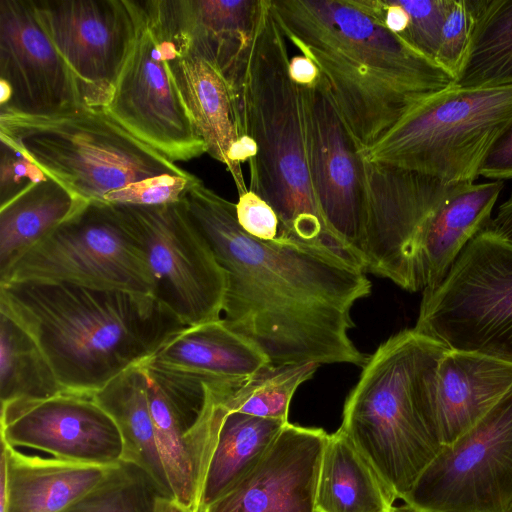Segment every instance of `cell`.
<instances>
[{
  "instance_id": "cell-1",
  "label": "cell",
  "mask_w": 512,
  "mask_h": 512,
  "mask_svg": "<svg viewBox=\"0 0 512 512\" xmlns=\"http://www.w3.org/2000/svg\"><path fill=\"white\" fill-rule=\"evenodd\" d=\"M182 201L225 271L222 319L231 330L273 366L366 363L349 336L354 304L371 293L363 268L325 248L251 236L236 204L201 180Z\"/></svg>"
},
{
  "instance_id": "cell-2",
  "label": "cell",
  "mask_w": 512,
  "mask_h": 512,
  "mask_svg": "<svg viewBox=\"0 0 512 512\" xmlns=\"http://www.w3.org/2000/svg\"><path fill=\"white\" fill-rule=\"evenodd\" d=\"M284 35L311 59L360 153L454 77L358 0H270Z\"/></svg>"
},
{
  "instance_id": "cell-3",
  "label": "cell",
  "mask_w": 512,
  "mask_h": 512,
  "mask_svg": "<svg viewBox=\"0 0 512 512\" xmlns=\"http://www.w3.org/2000/svg\"><path fill=\"white\" fill-rule=\"evenodd\" d=\"M0 313L37 343L63 391L94 394L185 328L152 295L67 282H0Z\"/></svg>"
},
{
  "instance_id": "cell-4",
  "label": "cell",
  "mask_w": 512,
  "mask_h": 512,
  "mask_svg": "<svg viewBox=\"0 0 512 512\" xmlns=\"http://www.w3.org/2000/svg\"><path fill=\"white\" fill-rule=\"evenodd\" d=\"M270 0H260L241 84L245 134L256 144L249 190L279 219V236L331 250L358 265L328 229L315 198L302 89L290 77L287 40Z\"/></svg>"
},
{
  "instance_id": "cell-5",
  "label": "cell",
  "mask_w": 512,
  "mask_h": 512,
  "mask_svg": "<svg viewBox=\"0 0 512 512\" xmlns=\"http://www.w3.org/2000/svg\"><path fill=\"white\" fill-rule=\"evenodd\" d=\"M414 328L368 357L346 399L340 429L402 499L443 447L436 414L437 369L448 351Z\"/></svg>"
},
{
  "instance_id": "cell-6",
  "label": "cell",
  "mask_w": 512,
  "mask_h": 512,
  "mask_svg": "<svg viewBox=\"0 0 512 512\" xmlns=\"http://www.w3.org/2000/svg\"><path fill=\"white\" fill-rule=\"evenodd\" d=\"M0 134L12 139L48 177L87 202H104L108 193L147 178L190 174L101 107L80 106L52 115L0 109Z\"/></svg>"
},
{
  "instance_id": "cell-7",
  "label": "cell",
  "mask_w": 512,
  "mask_h": 512,
  "mask_svg": "<svg viewBox=\"0 0 512 512\" xmlns=\"http://www.w3.org/2000/svg\"><path fill=\"white\" fill-rule=\"evenodd\" d=\"M512 120V85H452L418 102L378 143L361 153L434 177L445 184L473 183L493 141Z\"/></svg>"
},
{
  "instance_id": "cell-8",
  "label": "cell",
  "mask_w": 512,
  "mask_h": 512,
  "mask_svg": "<svg viewBox=\"0 0 512 512\" xmlns=\"http://www.w3.org/2000/svg\"><path fill=\"white\" fill-rule=\"evenodd\" d=\"M414 329L449 350L512 363V245L478 233L444 279L423 290Z\"/></svg>"
},
{
  "instance_id": "cell-9",
  "label": "cell",
  "mask_w": 512,
  "mask_h": 512,
  "mask_svg": "<svg viewBox=\"0 0 512 512\" xmlns=\"http://www.w3.org/2000/svg\"><path fill=\"white\" fill-rule=\"evenodd\" d=\"M52 281L155 297L145 252L117 204L91 201L17 259L0 282Z\"/></svg>"
},
{
  "instance_id": "cell-10",
  "label": "cell",
  "mask_w": 512,
  "mask_h": 512,
  "mask_svg": "<svg viewBox=\"0 0 512 512\" xmlns=\"http://www.w3.org/2000/svg\"><path fill=\"white\" fill-rule=\"evenodd\" d=\"M135 34L106 111L171 161L207 153L173 78L151 0H128Z\"/></svg>"
},
{
  "instance_id": "cell-11",
  "label": "cell",
  "mask_w": 512,
  "mask_h": 512,
  "mask_svg": "<svg viewBox=\"0 0 512 512\" xmlns=\"http://www.w3.org/2000/svg\"><path fill=\"white\" fill-rule=\"evenodd\" d=\"M117 205L145 252L155 297L186 327L221 319L226 274L182 199L157 206Z\"/></svg>"
},
{
  "instance_id": "cell-12",
  "label": "cell",
  "mask_w": 512,
  "mask_h": 512,
  "mask_svg": "<svg viewBox=\"0 0 512 512\" xmlns=\"http://www.w3.org/2000/svg\"><path fill=\"white\" fill-rule=\"evenodd\" d=\"M429 512H508L512 506V388L442 449L402 498Z\"/></svg>"
},
{
  "instance_id": "cell-13",
  "label": "cell",
  "mask_w": 512,
  "mask_h": 512,
  "mask_svg": "<svg viewBox=\"0 0 512 512\" xmlns=\"http://www.w3.org/2000/svg\"><path fill=\"white\" fill-rule=\"evenodd\" d=\"M363 174L365 271L416 292V248L421 228L453 185L364 158Z\"/></svg>"
},
{
  "instance_id": "cell-14",
  "label": "cell",
  "mask_w": 512,
  "mask_h": 512,
  "mask_svg": "<svg viewBox=\"0 0 512 512\" xmlns=\"http://www.w3.org/2000/svg\"><path fill=\"white\" fill-rule=\"evenodd\" d=\"M41 23L85 106L105 108L133 42L128 0H34Z\"/></svg>"
},
{
  "instance_id": "cell-15",
  "label": "cell",
  "mask_w": 512,
  "mask_h": 512,
  "mask_svg": "<svg viewBox=\"0 0 512 512\" xmlns=\"http://www.w3.org/2000/svg\"><path fill=\"white\" fill-rule=\"evenodd\" d=\"M300 87L316 201L328 229L365 270L362 154L321 77Z\"/></svg>"
},
{
  "instance_id": "cell-16",
  "label": "cell",
  "mask_w": 512,
  "mask_h": 512,
  "mask_svg": "<svg viewBox=\"0 0 512 512\" xmlns=\"http://www.w3.org/2000/svg\"><path fill=\"white\" fill-rule=\"evenodd\" d=\"M1 439L54 458L103 466L123 458V441L113 418L94 394L62 391L44 399L1 405Z\"/></svg>"
},
{
  "instance_id": "cell-17",
  "label": "cell",
  "mask_w": 512,
  "mask_h": 512,
  "mask_svg": "<svg viewBox=\"0 0 512 512\" xmlns=\"http://www.w3.org/2000/svg\"><path fill=\"white\" fill-rule=\"evenodd\" d=\"M0 80L11 89L3 110L52 115L85 106L34 0H0Z\"/></svg>"
},
{
  "instance_id": "cell-18",
  "label": "cell",
  "mask_w": 512,
  "mask_h": 512,
  "mask_svg": "<svg viewBox=\"0 0 512 512\" xmlns=\"http://www.w3.org/2000/svg\"><path fill=\"white\" fill-rule=\"evenodd\" d=\"M328 436L321 428L286 423L257 466L203 512H317Z\"/></svg>"
},
{
  "instance_id": "cell-19",
  "label": "cell",
  "mask_w": 512,
  "mask_h": 512,
  "mask_svg": "<svg viewBox=\"0 0 512 512\" xmlns=\"http://www.w3.org/2000/svg\"><path fill=\"white\" fill-rule=\"evenodd\" d=\"M164 34L209 60L240 95L260 0H152Z\"/></svg>"
},
{
  "instance_id": "cell-20",
  "label": "cell",
  "mask_w": 512,
  "mask_h": 512,
  "mask_svg": "<svg viewBox=\"0 0 512 512\" xmlns=\"http://www.w3.org/2000/svg\"><path fill=\"white\" fill-rule=\"evenodd\" d=\"M162 34L171 73L206 144L207 153L226 167L238 195L247 192L242 170L233 162L239 142L247 136L240 96L209 60L184 43L167 37L163 31Z\"/></svg>"
},
{
  "instance_id": "cell-21",
  "label": "cell",
  "mask_w": 512,
  "mask_h": 512,
  "mask_svg": "<svg viewBox=\"0 0 512 512\" xmlns=\"http://www.w3.org/2000/svg\"><path fill=\"white\" fill-rule=\"evenodd\" d=\"M145 373L157 448L168 482L174 498L197 512L208 464L222 422L230 411L222 394L214 390L207 409L191 427L146 370Z\"/></svg>"
},
{
  "instance_id": "cell-22",
  "label": "cell",
  "mask_w": 512,
  "mask_h": 512,
  "mask_svg": "<svg viewBox=\"0 0 512 512\" xmlns=\"http://www.w3.org/2000/svg\"><path fill=\"white\" fill-rule=\"evenodd\" d=\"M503 181L455 184L425 220L417 242L418 288L436 287L464 247L492 218Z\"/></svg>"
},
{
  "instance_id": "cell-23",
  "label": "cell",
  "mask_w": 512,
  "mask_h": 512,
  "mask_svg": "<svg viewBox=\"0 0 512 512\" xmlns=\"http://www.w3.org/2000/svg\"><path fill=\"white\" fill-rule=\"evenodd\" d=\"M512 388V363L448 350L437 369L436 414L443 444L482 419Z\"/></svg>"
},
{
  "instance_id": "cell-24",
  "label": "cell",
  "mask_w": 512,
  "mask_h": 512,
  "mask_svg": "<svg viewBox=\"0 0 512 512\" xmlns=\"http://www.w3.org/2000/svg\"><path fill=\"white\" fill-rule=\"evenodd\" d=\"M146 362L230 382H243L271 365L257 347L231 330L222 318L172 334Z\"/></svg>"
},
{
  "instance_id": "cell-25",
  "label": "cell",
  "mask_w": 512,
  "mask_h": 512,
  "mask_svg": "<svg viewBox=\"0 0 512 512\" xmlns=\"http://www.w3.org/2000/svg\"><path fill=\"white\" fill-rule=\"evenodd\" d=\"M7 463L6 512H62L98 486L116 465L21 453L1 439Z\"/></svg>"
},
{
  "instance_id": "cell-26",
  "label": "cell",
  "mask_w": 512,
  "mask_h": 512,
  "mask_svg": "<svg viewBox=\"0 0 512 512\" xmlns=\"http://www.w3.org/2000/svg\"><path fill=\"white\" fill-rule=\"evenodd\" d=\"M396 499L340 428L328 436L319 471L317 512H389Z\"/></svg>"
},
{
  "instance_id": "cell-27",
  "label": "cell",
  "mask_w": 512,
  "mask_h": 512,
  "mask_svg": "<svg viewBox=\"0 0 512 512\" xmlns=\"http://www.w3.org/2000/svg\"><path fill=\"white\" fill-rule=\"evenodd\" d=\"M115 421L123 441V462L142 469L163 496L173 497L156 443L143 365H136L94 393Z\"/></svg>"
},
{
  "instance_id": "cell-28",
  "label": "cell",
  "mask_w": 512,
  "mask_h": 512,
  "mask_svg": "<svg viewBox=\"0 0 512 512\" xmlns=\"http://www.w3.org/2000/svg\"><path fill=\"white\" fill-rule=\"evenodd\" d=\"M86 203L48 177L0 206V275Z\"/></svg>"
},
{
  "instance_id": "cell-29",
  "label": "cell",
  "mask_w": 512,
  "mask_h": 512,
  "mask_svg": "<svg viewBox=\"0 0 512 512\" xmlns=\"http://www.w3.org/2000/svg\"><path fill=\"white\" fill-rule=\"evenodd\" d=\"M286 423L228 412L208 464L197 512H203L257 466Z\"/></svg>"
},
{
  "instance_id": "cell-30",
  "label": "cell",
  "mask_w": 512,
  "mask_h": 512,
  "mask_svg": "<svg viewBox=\"0 0 512 512\" xmlns=\"http://www.w3.org/2000/svg\"><path fill=\"white\" fill-rule=\"evenodd\" d=\"M454 85H512V0H474V26Z\"/></svg>"
},
{
  "instance_id": "cell-31",
  "label": "cell",
  "mask_w": 512,
  "mask_h": 512,
  "mask_svg": "<svg viewBox=\"0 0 512 512\" xmlns=\"http://www.w3.org/2000/svg\"><path fill=\"white\" fill-rule=\"evenodd\" d=\"M62 391L34 339L12 318L0 313L1 405L49 398Z\"/></svg>"
},
{
  "instance_id": "cell-32",
  "label": "cell",
  "mask_w": 512,
  "mask_h": 512,
  "mask_svg": "<svg viewBox=\"0 0 512 512\" xmlns=\"http://www.w3.org/2000/svg\"><path fill=\"white\" fill-rule=\"evenodd\" d=\"M318 366L314 363L267 365L245 379L227 398L225 406L229 411L288 422L295 391L313 377Z\"/></svg>"
},
{
  "instance_id": "cell-33",
  "label": "cell",
  "mask_w": 512,
  "mask_h": 512,
  "mask_svg": "<svg viewBox=\"0 0 512 512\" xmlns=\"http://www.w3.org/2000/svg\"><path fill=\"white\" fill-rule=\"evenodd\" d=\"M159 495L142 469L121 461L98 486L62 512H154Z\"/></svg>"
},
{
  "instance_id": "cell-34",
  "label": "cell",
  "mask_w": 512,
  "mask_h": 512,
  "mask_svg": "<svg viewBox=\"0 0 512 512\" xmlns=\"http://www.w3.org/2000/svg\"><path fill=\"white\" fill-rule=\"evenodd\" d=\"M473 26L474 0H450L435 61L454 79L464 62Z\"/></svg>"
},
{
  "instance_id": "cell-35",
  "label": "cell",
  "mask_w": 512,
  "mask_h": 512,
  "mask_svg": "<svg viewBox=\"0 0 512 512\" xmlns=\"http://www.w3.org/2000/svg\"><path fill=\"white\" fill-rule=\"evenodd\" d=\"M200 179L193 174H164L132 183L112 191L104 202L138 206H157L178 202L185 192Z\"/></svg>"
},
{
  "instance_id": "cell-36",
  "label": "cell",
  "mask_w": 512,
  "mask_h": 512,
  "mask_svg": "<svg viewBox=\"0 0 512 512\" xmlns=\"http://www.w3.org/2000/svg\"><path fill=\"white\" fill-rule=\"evenodd\" d=\"M399 3L409 16L402 37L435 61L450 0H399Z\"/></svg>"
},
{
  "instance_id": "cell-37",
  "label": "cell",
  "mask_w": 512,
  "mask_h": 512,
  "mask_svg": "<svg viewBox=\"0 0 512 512\" xmlns=\"http://www.w3.org/2000/svg\"><path fill=\"white\" fill-rule=\"evenodd\" d=\"M47 178L22 148L0 134V206Z\"/></svg>"
},
{
  "instance_id": "cell-38",
  "label": "cell",
  "mask_w": 512,
  "mask_h": 512,
  "mask_svg": "<svg viewBox=\"0 0 512 512\" xmlns=\"http://www.w3.org/2000/svg\"><path fill=\"white\" fill-rule=\"evenodd\" d=\"M236 216L241 228L260 240H275L279 236V219L273 208L249 190L239 195Z\"/></svg>"
},
{
  "instance_id": "cell-39",
  "label": "cell",
  "mask_w": 512,
  "mask_h": 512,
  "mask_svg": "<svg viewBox=\"0 0 512 512\" xmlns=\"http://www.w3.org/2000/svg\"><path fill=\"white\" fill-rule=\"evenodd\" d=\"M478 175L493 181L512 179V120L489 147Z\"/></svg>"
},
{
  "instance_id": "cell-40",
  "label": "cell",
  "mask_w": 512,
  "mask_h": 512,
  "mask_svg": "<svg viewBox=\"0 0 512 512\" xmlns=\"http://www.w3.org/2000/svg\"><path fill=\"white\" fill-rule=\"evenodd\" d=\"M486 229L512 245V194L498 207Z\"/></svg>"
},
{
  "instance_id": "cell-41",
  "label": "cell",
  "mask_w": 512,
  "mask_h": 512,
  "mask_svg": "<svg viewBox=\"0 0 512 512\" xmlns=\"http://www.w3.org/2000/svg\"><path fill=\"white\" fill-rule=\"evenodd\" d=\"M289 74L299 86L312 85L320 76L315 63L304 55H297L290 59Z\"/></svg>"
},
{
  "instance_id": "cell-42",
  "label": "cell",
  "mask_w": 512,
  "mask_h": 512,
  "mask_svg": "<svg viewBox=\"0 0 512 512\" xmlns=\"http://www.w3.org/2000/svg\"><path fill=\"white\" fill-rule=\"evenodd\" d=\"M154 512H196L180 504L175 498L159 495L155 501Z\"/></svg>"
},
{
  "instance_id": "cell-43",
  "label": "cell",
  "mask_w": 512,
  "mask_h": 512,
  "mask_svg": "<svg viewBox=\"0 0 512 512\" xmlns=\"http://www.w3.org/2000/svg\"><path fill=\"white\" fill-rule=\"evenodd\" d=\"M389 512H429L417 509L415 507H412L410 505L404 504L401 506H393V508Z\"/></svg>"
},
{
  "instance_id": "cell-44",
  "label": "cell",
  "mask_w": 512,
  "mask_h": 512,
  "mask_svg": "<svg viewBox=\"0 0 512 512\" xmlns=\"http://www.w3.org/2000/svg\"><path fill=\"white\" fill-rule=\"evenodd\" d=\"M508 512H512V506L510 507V509L508 510Z\"/></svg>"
}]
</instances>
